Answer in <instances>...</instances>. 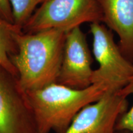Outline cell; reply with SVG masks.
<instances>
[{
  "label": "cell",
  "instance_id": "obj_1",
  "mask_svg": "<svg viewBox=\"0 0 133 133\" xmlns=\"http://www.w3.org/2000/svg\"><path fill=\"white\" fill-rule=\"evenodd\" d=\"M66 32L50 29L35 33L22 31L15 36L17 52L9 56L25 92L57 83Z\"/></svg>",
  "mask_w": 133,
  "mask_h": 133
},
{
  "label": "cell",
  "instance_id": "obj_2",
  "mask_svg": "<svg viewBox=\"0 0 133 133\" xmlns=\"http://www.w3.org/2000/svg\"><path fill=\"white\" fill-rule=\"evenodd\" d=\"M105 92L104 88L95 84L77 89L57 83L26 92L38 133H65L83 108Z\"/></svg>",
  "mask_w": 133,
  "mask_h": 133
},
{
  "label": "cell",
  "instance_id": "obj_3",
  "mask_svg": "<svg viewBox=\"0 0 133 133\" xmlns=\"http://www.w3.org/2000/svg\"><path fill=\"white\" fill-rule=\"evenodd\" d=\"M92 53L99 67L94 70L92 84L106 92H117L133 79V62L124 56L115 43L114 34L100 22L90 24Z\"/></svg>",
  "mask_w": 133,
  "mask_h": 133
},
{
  "label": "cell",
  "instance_id": "obj_4",
  "mask_svg": "<svg viewBox=\"0 0 133 133\" xmlns=\"http://www.w3.org/2000/svg\"><path fill=\"white\" fill-rule=\"evenodd\" d=\"M102 22L97 0H45L22 29L25 33L50 29L66 32L84 23Z\"/></svg>",
  "mask_w": 133,
  "mask_h": 133
},
{
  "label": "cell",
  "instance_id": "obj_5",
  "mask_svg": "<svg viewBox=\"0 0 133 133\" xmlns=\"http://www.w3.org/2000/svg\"><path fill=\"white\" fill-rule=\"evenodd\" d=\"M0 133H38L26 93L18 77L1 65Z\"/></svg>",
  "mask_w": 133,
  "mask_h": 133
},
{
  "label": "cell",
  "instance_id": "obj_6",
  "mask_svg": "<svg viewBox=\"0 0 133 133\" xmlns=\"http://www.w3.org/2000/svg\"><path fill=\"white\" fill-rule=\"evenodd\" d=\"M127 97L106 92L83 108L65 133H115L119 118L127 111Z\"/></svg>",
  "mask_w": 133,
  "mask_h": 133
},
{
  "label": "cell",
  "instance_id": "obj_7",
  "mask_svg": "<svg viewBox=\"0 0 133 133\" xmlns=\"http://www.w3.org/2000/svg\"><path fill=\"white\" fill-rule=\"evenodd\" d=\"M92 64L86 35L80 26L67 31L57 83L77 89L89 87L92 85Z\"/></svg>",
  "mask_w": 133,
  "mask_h": 133
},
{
  "label": "cell",
  "instance_id": "obj_8",
  "mask_svg": "<svg viewBox=\"0 0 133 133\" xmlns=\"http://www.w3.org/2000/svg\"><path fill=\"white\" fill-rule=\"evenodd\" d=\"M102 22L118 36V46L133 62V0H97Z\"/></svg>",
  "mask_w": 133,
  "mask_h": 133
},
{
  "label": "cell",
  "instance_id": "obj_9",
  "mask_svg": "<svg viewBox=\"0 0 133 133\" xmlns=\"http://www.w3.org/2000/svg\"><path fill=\"white\" fill-rule=\"evenodd\" d=\"M21 31L15 24L0 17V65L18 78L17 70L9 56L17 52L15 36L17 33Z\"/></svg>",
  "mask_w": 133,
  "mask_h": 133
},
{
  "label": "cell",
  "instance_id": "obj_10",
  "mask_svg": "<svg viewBox=\"0 0 133 133\" xmlns=\"http://www.w3.org/2000/svg\"><path fill=\"white\" fill-rule=\"evenodd\" d=\"M12 8L14 24L22 30L38 6L45 0H9Z\"/></svg>",
  "mask_w": 133,
  "mask_h": 133
},
{
  "label": "cell",
  "instance_id": "obj_11",
  "mask_svg": "<svg viewBox=\"0 0 133 133\" xmlns=\"http://www.w3.org/2000/svg\"><path fill=\"white\" fill-rule=\"evenodd\" d=\"M119 92L126 97L133 95V79ZM115 130L133 133V105L119 118L116 123Z\"/></svg>",
  "mask_w": 133,
  "mask_h": 133
},
{
  "label": "cell",
  "instance_id": "obj_12",
  "mask_svg": "<svg viewBox=\"0 0 133 133\" xmlns=\"http://www.w3.org/2000/svg\"><path fill=\"white\" fill-rule=\"evenodd\" d=\"M0 17L14 24L12 8L9 0H0Z\"/></svg>",
  "mask_w": 133,
  "mask_h": 133
},
{
  "label": "cell",
  "instance_id": "obj_13",
  "mask_svg": "<svg viewBox=\"0 0 133 133\" xmlns=\"http://www.w3.org/2000/svg\"><path fill=\"white\" fill-rule=\"evenodd\" d=\"M121 132H123V133H130V132H128V131H121Z\"/></svg>",
  "mask_w": 133,
  "mask_h": 133
}]
</instances>
